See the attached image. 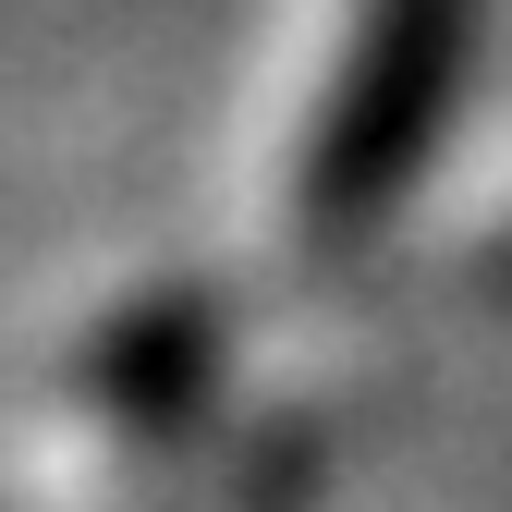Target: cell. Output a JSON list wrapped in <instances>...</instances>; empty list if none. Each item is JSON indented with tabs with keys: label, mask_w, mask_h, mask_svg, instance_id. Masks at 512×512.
Masks as SVG:
<instances>
[{
	"label": "cell",
	"mask_w": 512,
	"mask_h": 512,
	"mask_svg": "<svg viewBox=\"0 0 512 512\" xmlns=\"http://www.w3.org/2000/svg\"><path fill=\"white\" fill-rule=\"evenodd\" d=\"M476 37H488V0H354L342 74L317 98L305 171H293L305 256H366L391 232V208L427 183L439 135L476 86Z\"/></svg>",
	"instance_id": "obj_1"
},
{
	"label": "cell",
	"mask_w": 512,
	"mask_h": 512,
	"mask_svg": "<svg viewBox=\"0 0 512 512\" xmlns=\"http://www.w3.org/2000/svg\"><path fill=\"white\" fill-rule=\"evenodd\" d=\"M208 378H220V305L208 293H147L135 317H122V330H98V354H86V391L110 403V415H183V403H196L208 391Z\"/></svg>",
	"instance_id": "obj_2"
}]
</instances>
